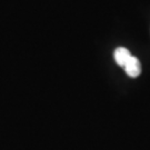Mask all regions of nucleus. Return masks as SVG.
I'll return each instance as SVG.
<instances>
[{
  "label": "nucleus",
  "mask_w": 150,
  "mask_h": 150,
  "mask_svg": "<svg viewBox=\"0 0 150 150\" xmlns=\"http://www.w3.org/2000/svg\"><path fill=\"white\" fill-rule=\"evenodd\" d=\"M113 58H115L116 62H117L119 66L125 67L126 64L128 62V60L131 58V54H130V51H129L128 49L120 47V48H117L115 50V52H113Z\"/></svg>",
  "instance_id": "2"
},
{
  "label": "nucleus",
  "mask_w": 150,
  "mask_h": 150,
  "mask_svg": "<svg viewBox=\"0 0 150 150\" xmlns=\"http://www.w3.org/2000/svg\"><path fill=\"white\" fill-rule=\"evenodd\" d=\"M126 70V74L131 77V78H137L141 72V66L138 58H136L134 56H131V58L128 60V62L123 67Z\"/></svg>",
  "instance_id": "1"
}]
</instances>
